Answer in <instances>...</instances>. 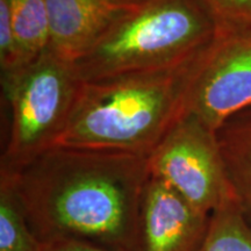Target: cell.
Wrapping results in <instances>:
<instances>
[{
	"label": "cell",
	"mask_w": 251,
	"mask_h": 251,
	"mask_svg": "<svg viewBox=\"0 0 251 251\" xmlns=\"http://www.w3.org/2000/svg\"><path fill=\"white\" fill-rule=\"evenodd\" d=\"M216 137L234 197L251 226V106L229 118Z\"/></svg>",
	"instance_id": "obj_9"
},
{
	"label": "cell",
	"mask_w": 251,
	"mask_h": 251,
	"mask_svg": "<svg viewBox=\"0 0 251 251\" xmlns=\"http://www.w3.org/2000/svg\"><path fill=\"white\" fill-rule=\"evenodd\" d=\"M49 49L58 57L76 62L126 8L118 0H46Z\"/></svg>",
	"instance_id": "obj_8"
},
{
	"label": "cell",
	"mask_w": 251,
	"mask_h": 251,
	"mask_svg": "<svg viewBox=\"0 0 251 251\" xmlns=\"http://www.w3.org/2000/svg\"><path fill=\"white\" fill-rule=\"evenodd\" d=\"M198 251H251V226L235 198L212 213L208 231Z\"/></svg>",
	"instance_id": "obj_11"
},
{
	"label": "cell",
	"mask_w": 251,
	"mask_h": 251,
	"mask_svg": "<svg viewBox=\"0 0 251 251\" xmlns=\"http://www.w3.org/2000/svg\"><path fill=\"white\" fill-rule=\"evenodd\" d=\"M218 29L201 0H144L126 8L75 65L85 83L177 67Z\"/></svg>",
	"instance_id": "obj_3"
},
{
	"label": "cell",
	"mask_w": 251,
	"mask_h": 251,
	"mask_svg": "<svg viewBox=\"0 0 251 251\" xmlns=\"http://www.w3.org/2000/svg\"><path fill=\"white\" fill-rule=\"evenodd\" d=\"M41 243L70 240L131 251L148 158L52 147L18 170L0 171Z\"/></svg>",
	"instance_id": "obj_1"
},
{
	"label": "cell",
	"mask_w": 251,
	"mask_h": 251,
	"mask_svg": "<svg viewBox=\"0 0 251 251\" xmlns=\"http://www.w3.org/2000/svg\"><path fill=\"white\" fill-rule=\"evenodd\" d=\"M150 175L179 193L198 211L211 215L235 198L216 133L184 115L148 157Z\"/></svg>",
	"instance_id": "obj_5"
},
{
	"label": "cell",
	"mask_w": 251,
	"mask_h": 251,
	"mask_svg": "<svg viewBox=\"0 0 251 251\" xmlns=\"http://www.w3.org/2000/svg\"><path fill=\"white\" fill-rule=\"evenodd\" d=\"M250 106L251 27H219L200 54L185 115L216 133L229 118Z\"/></svg>",
	"instance_id": "obj_6"
},
{
	"label": "cell",
	"mask_w": 251,
	"mask_h": 251,
	"mask_svg": "<svg viewBox=\"0 0 251 251\" xmlns=\"http://www.w3.org/2000/svg\"><path fill=\"white\" fill-rule=\"evenodd\" d=\"M221 28L251 27V0H201Z\"/></svg>",
	"instance_id": "obj_13"
},
{
	"label": "cell",
	"mask_w": 251,
	"mask_h": 251,
	"mask_svg": "<svg viewBox=\"0 0 251 251\" xmlns=\"http://www.w3.org/2000/svg\"><path fill=\"white\" fill-rule=\"evenodd\" d=\"M0 68L1 76L12 74L18 69V52L9 0H0Z\"/></svg>",
	"instance_id": "obj_14"
},
{
	"label": "cell",
	"mask_w": 251,
	"mask_h": 251,
	"mask_svg": "<svg viewBox=\"0 0 251 251\" xmlns=\"http://www.w3.org/2000/svg\"><path fill=\"white\" fill-rule=\"evenodd\" d=\"M9 7L19 70L49 49L48 9L46 0H9Z\"/></svg>",
	"instance_id": "obj_10"
},
{
	"label": "cell",
	"mask_w": 251,
	"mask_h": 251,
	"mask_svg": "<svg viewBox=\"0 0 251 251\" xmlns=\"http://www.w3.org/2000/svg\"><path fill=\"white\" fill-rule=\"evenodd\" d=\"M211 215L198 211L164 181L150 175L141 199L131 251H198Z\"/></svg>",
	"instance_id": "obj_7"
},
{
	"label": "cell",
	"mask_w": 251,
	"mask_h": 251,
	"mask_svg": "<svg viewBox=\"0 0 251 251\" xmlns=\"http://www.w3.org/2000/svg\"><path fill=\"white\" fill-rule=\"evenodd\" d=\"M200 54L177 67L83 81L54 147L148 158L185 115Z\"/></svg>",
	"instance_id": "obj_2"
},
{
	"label": "cell",
	"mask_w": 251,
	"mask_h": 251,
	"mask_svg": "<svg viewBox=\"0 0 251 251\" xmlns=\"http://www.w3.org/2000/svg\"><path fill=\"white\" fill-rule=\"evenodd\" d=\"M13 187L0 176V251H41Z\"/></svg>",
	"instance_id": "obj_12"
},
{
	"label": "cell",
	"mask_w": 251,
	"mask_h": 251,
	"mask_svg": "<svg viewBox=\"0 0 251 251\" xmlns=\"http://www.w3.org/2000/svg\"><path fill=\"white\" fill-rule=\"evenodd\" d=\"M119 2H121V4L124 5H136V4H140V2L144 1V0H118Z\"/></svg>",
	"instance_id": "obj_16"
},
{
	"label": "cell",
	"mask_w": 251,
	"mask_h": 251,
	"mask_svg": "<svg viewBox=\"0 0 251 251\" xmlns=\"http://www.w3.org/2000/svg\"><path fill=\"white\" fill-rule=\"evenodd\" d=\"M41 251H122L108 249V248H102L93 244L77 242V241L63 240L55 241L50 243H42V250Z\"/></svg>",
	"instance_id": "obj_15"
},
{
	"label": "cell",
	"mask_w": 251,
	"mask_h": 251,
	"mask_svg": "<svg viewBox=\"0 0 251 251\" xmlns=\"http://www.w3.org/2000/svg\"><path fill=\"white\" fill-rule=\"evenodd\" d=\"M1 84L11 119L0 171L12 172L55 146L83 81L74 62L47 49Z\"/></svg>",
	"instance_id": "obj_4"
}]
</instances>
